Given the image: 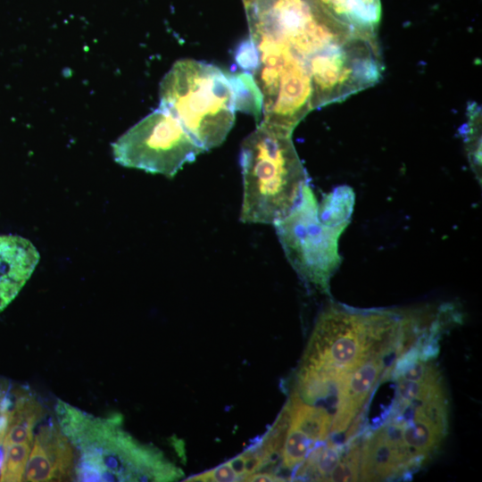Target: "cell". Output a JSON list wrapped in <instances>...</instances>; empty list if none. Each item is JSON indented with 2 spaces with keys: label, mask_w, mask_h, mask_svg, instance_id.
<instances>
[{
  "label": "cell",
  "mask_w": 482,
  "mask_h": 482,
  "mask_svg": "<svg viewBox=\"0 0 482 482\" xmlns=\"http://www.w3.org/2000/svg\"><path fill=\"white\" fill-rule=\"evenodd\" d=\"M415 319L416 307L328 304L315 321L293 393L333 414L338 391L350 374L378 353L405 347Z\"/></svg>",
  "instance_id": "cell-1"
},
{
  "label": "cell",
  "mask_w": 482,
  "mask_h": 482,
  "mask_svg": "<svg viewBox=\"0 0 482 482\" xmlns=\"http://www.w3.org/2000/svg\"><path fill=\"white\" fill-rule=\"evenodd\" d=\"M57 423L72 445L76 481H176L183 470L157 447L139 442L123 428L120 414L96 417L62 400Z\"/></svg>",
  "instance_id": "cell-2"
},
{
  "label": "cell",
  "mask_w": 482,
  "mask_h": 482,
  "mask_svg": "<svg viewBox=\"0 0 482 482\" xmlns=\"http://www.w3.org/2000/svg\"><path fill=\"white\" fill-rule=\"evenodd\" d=\"M291 135L262 121L243 140L242 222L274 225L291 211L308 184Z\"/></svg>",
  "instance_id": "cell-3"
},
{
  "label": "cell",
  "mask_w": 482,
  "mask_h": 482,
  "mask_svg": "<svg viewBox=\"0 0 482 482\" xmlns=\"http://www.w3.org/2000/svg\"><path fill=\"white\" fill-rule=\"evenodd\" d=\"M160 101L204 151L220 145L235 121L232 75L204 62L177 61L161 82Z\"/></svg>",
  "instance_id": "cell-4"
},
{
  "label": "cell",
  "mask_w": 482,
  "mask_h": 482,
  "mask_svg": "<svg viewBox=\"0 0 482 482\" xmlns=\"http://www.w3.org/2000/svg\"><path fill=\"white\" fill-rule=\"evenodd\" d=\"M253 54L245 72L261 94L263 122L288 132L312 110L307 61L288 46L250 36Z\"/></svg>",
  "instance_id": "cell-5"
},
{
  "label": "cell",
  "mask_w": 482,
  "mask_h": 482,
  "mask_svg": "<svg viewBox=\"0 0 482 482\" xmlns=\"http://www.w3.org/2000/svg\"><path fill=\"white\" fill-rule=\"evenodd\" d=\"M250 36L283 43L303 57L370 33L345 24L317 0H254L246 9Z\"/></svg>",
  "instance_id": "cell-6"
},
{
  "label": "cell",
  "mask_w": 482,
  "mask_h": 482,
  "mask_svg": "<svg viewBox=\"0 0 482 482\" xmlns=\"http://www.w3.org/2000/svg\"><path fill=\"white\" fill-rule=\"evenodd\" d=\"M318 204L308 183L291 211L273 226L299 278L308 286L328 293L330 279L341 262L338 239L345 229L322 220Z\"/></svg>",
  "instance_id": "cell-7"
},
{
  "label": "cell",
  "mask_w": 482,
  "mask_h": 482,
  "mask_svg": "<svg viewBox=\"0 0 482 482\" xmlns=\"http://www.w3.org/2000/svg\"><path fill=\"white\" fill-rule=\"evenodd\" d=\"M203 152L181 123L161 106L112 144L113 157L119 164L169 178Z\"/></svg>",
  "instance_id": "cell-8"
},
{
  "label": "cell",
  "mask_w": 482,
  "mask_h": 482,
  "mask_svg": "<svg viewBox=\"0 0 482 482\" xmlns=\"http://www.w3.org/2000/svg\"><path fill=\"white\" fill-rule=\"evenodd\" d=\"M75 451L57 422L42 425L34 437L23 480L29 482L72 480Z\"/></svg>",
  "instance_id": "cell-9"
},
{
  "label": "cell",
  "mask_w": 482,
  "mask_h": 482,
  "mask_svg": "<svg viewBox=\"0 0 482 482\" xmlns=\"http://www.w3.org/2000/svg\"><path fill=\"white\" fill-rule=\"evenodd\" d=\"M39 253L28 239L0 236V312L16 297L33 273Z\"/></svg>",
  "instance_id": "cell-10"
},
{
  "label": "cell",
  "mask_w": 482,
  "mask_h": 482,
  "mask_svg": "<svg viewBox=\"0 0 482 482\" xmlns=\"http://www.w3.org/2000/svg\"><path fill=\"white\" fill-rule=\"evenodd\" d=\"M45 409L29 391L20 387L13 391L4 437V447L12 444L33 443L36 425L44 418Z\"/></svg>",
  "instance_id": "cell-11"
},
{
  "label": "cell",
  "mask_w": 482,
  "mask_h": 482,
  "mask_svg": "<svg viewBox=\"0 0 482 482\" xmlns=\"http://www.w3.org/2000/svg\"><path fill=\"white\" fill-rule=\"evenodd\" d=\"M339 21L365 32L375 33L379 21V0H317Z\"/></svg>",
  "instance_id": "cell-12"
},
{
  "label": "cell",
  "mask_w": 482,
  "mask_h": 482,
  "mask_svg": "<svg viewBox=\"0 0 482 482\" xmlns=\"http://www.w3.org/2000/svg\"><path fill=\"white\" fill-rule=\"evenodd\" d=\"M317 445L304 432L290 422L280 453L282 468L287 472H295Z\"/></svg>",
  "instance_id": "cell-13"
},
{
  "label": "cell",
  "mask_w": 482,
  "mask_h": 482,
  "mask_svg": "<svg viewBox=\"0 0 482 482\" xmlns=\"http://www.w3.org/2000/svg\"><path fill=\"white\" fill-rule=\"evenodd\" d=\"M31 447L30 444H12L4 447L0 481L17 482L23 480Z\"/></svg>",
  "instance_id": "cell-14"
},
{
  "label": "cell",
  "mask_w": 482,
  "mask_h": 482,
  "mask_svg": "<svg viewBox=\"0 0 482 482\" xmlns=\"http://www.w3.org/2000/svg\"><path fill=\"white\" fill-rule=\"evenodd\" d=\"M186 481L233 482L240 481V478L227 461L212 470L193 476Z\"/></svg>",
  "instance_id": "cell-15"
},
{
  "label": "cell",
  "mask_w": 482,
  "mask_h": 482,
  "mask_svg": "<svg viewBox=\"0 0 482 482\" xmlns=\"http://www.w3.org/2000/svg\"><path fill=\"white\" fill-rule=\"evenodd\" d=\"M12 401V394L10 393V386L4 379L0 378V470L3 461L4 437Z\"/></svg>",
  "instance_id": "cell-16"
},
{
  "label": "cell",
  "mask_w": 482,
  "mask_h": 482,
  "mask_svg": "<svg viewBox=\"0 0 482 482\" xmlns=\"http://www.w3.org/2000/svg\"><path fill=\"white\" fill-rule=\"evenodd\" d=\"M245 481H283L278 476L271 472H254L245 478Z\"/></svg>",
  "instance_id": "cell-17"
},
{
  "label": "cell",
  "mask_w": 482,
  "mask_h": 482,
  "mask_svg": "<svg viewBox=\"0 0 482 482\" xmlns=\"http://www.w3.org/2000/svg\"><path fill=\"white\" fill-rule=\"evenodd\" d=\"M229 464L231 465L232 469L236 471V473L240 478V481H244V478L245 477V456L243 453L232 458L229 461Z\"/></svg>",
  "instance_id": "cell-18"
},
{
  "label": "cell",
  "mask_w": 482,
  "mask_h": 482,
  "mask_svg": "<svg viewBox=\"0 0 482 482\" xmlns=\"http://www.w3.org/2000/svg\"><path fill=\"white\" fill-rule=\"evenodd\" d=\"M242 1H243L244 5H245V8L246 10L247 8H249L252 5V4L253 3L254 0H242Z\"/></svg>",
  "instance_id": "cell-19"
}]
</instances>
